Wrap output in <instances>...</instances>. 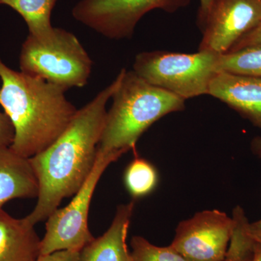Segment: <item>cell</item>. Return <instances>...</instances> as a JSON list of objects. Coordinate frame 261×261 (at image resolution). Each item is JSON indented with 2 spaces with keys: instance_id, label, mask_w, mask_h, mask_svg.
I'll use <instances>...</instances> for the list:
<instances>
[{
  "instance_id": "cell-1",
  "label": "cell",
  "mask_w": 261,
  "mask_h": 261,
  "mask_svg": "<svg viewBox=\"0 0 261 261\" xmlns=\"http://www.w3.org/2000/svg\"><path fill=\"white\" fill-rule=\"evenodd\" d=\"M126 69L77 111L64 132L47 148L30 158L39 182L37 205L25 219L35 226L47 219L62 200L75 195L90 176L97 157L107 104L118 88Z\"/></svg>"
},
{
  "instance_id": "cell-2",
  "label": "cell",
  "mask_w": 261,
  "mask_h": 261,
  "mask_svg": "<svg viewBox=\"0 0 261 261\" xmlns=\"http://www.w3.org/2000/svg\"><path fill=\"white\" fill-rule=\"evenodd\" d=\"M0 106L15 130L10 148L30 159L51 145L78 110L66 91L42 79L16 71L0 58Z\"/></svg>"
},
{
  "instance_id": "cell-3",
  "label": "cell",
  "mask_w": 261,
  "mask_h": 261,
  "mask_svg": "<svg viewBox=\"0 0 261 261\" xmlns=\"http://www.w3.org/2000/svg\"><path fill=\"white\" fill-rule=\"evenodd\" d=\"M98 152L126 153L149 126L170 113L185 109V101L149 84L133 70H125L113 93Z\"/></svg>"
},
{
  "instance_id": "cell-4",
  "label": "cell",
  "mask_w": 261,
  "mask_h": 261,
  "mask_svg": "<svg viewBox=\"0 0 261 261\" xmlns=\"http://www.w3.org/2000/svg\"><path fill=\"white\" fill-rule=\"evenodd\" d=\"M219 55L204 50L192 54L142 51L135 57L132 70L149 84L186 100L208 93L211 81L218 73Z\"/></svg>"
},
{
  "instance_id": "cell-5",
  "label": "cell",
  "mask_w": 261,
  "mask_h": 261,
  "mask_svg": "<svg viewBox=\"0 0 261 261\" xmlns=\"http://www.w3.org/2000/svg\"><path fill=\"white\" fill-rule=\"evenodd\" d=\"M19 63L20 71L65 91L84 87L93 65L78 38L61 28H55L54 36L46 43L28 35L22 44Z\"/></svg>"
},
{
  "instance_id": "cell-6",
  "label": "cell",
  "mask_w": 261,
  "mask_h": 261,
  "mask_svg": "<svg viewBox=\"0 0 261 261\" xmlns=\"http://www.w3.org/2000/svg\"><path fill=\"white\" fill-rule=\"evenodd\" d=\"M121 152H97L93 170L68 205L56 209L47 218L46 231L41 240L40 255L60 250L79 251L94 240L88 226L89 206L92 196L106 168L121 158Z\"/></svg>"
},
{
  "instance_id": "cell-7",
  "label": "cell",
  "mask_w": 261,
  "mask_h": 261,
  "mask_svg": "<svg viewBox=\"0 0 261 261\" xmlns=\"http://www.w3.org/2000/svg\"><path fill=\"white\" fill-rule=\"evenodd\" d=\"M192 0H80L72 10L75 20L111 39H129L144 15L154 10L173 13Z\"/></svg>"
},
{
  "instance_id": "cell-8",
  "label": "cell",
  "mask_w": 261,
  "mask_h": 261,
  "mask_svg": "<svg viewBox=\"0 0 261 261\" xmlns=\"http://www.w3.org/2000/svg\"><path fill=\"white\" fill-rule=\"evenodd\" d=\"M234 228L224 212L201 211L178 224L171 245L189 261H224Z\"/></svg>"
},
{
  "instance_id": "cell-9",
  "label": "cell",
  "mask_w": 261,
  "mask_h": 261,
  "mask_svg": "<svg viewBox=\"0 0 261 261\" xmlns=\"http://www.w3.org/2000/svg\"><path fill=\"white\" fill-rule=\"evenodd\" d=\"M261 23V0H214L199 50L224 54Z\"/></svg>"
},
{
  "instance_id": "cell-10",
  "label": "cell",
  "mask_w": 261,
  "mask_h": 261,
  "mask_svg": "<svg viewBox=\"0 0 261 261\" xmlns=\"http://www.w3.org/2000/svg\"><path fill=\"white\" fill-rule=\"evenodd\" d=\"M207 94L261 129V78L220 72L211 81Z\"/></svg>"
},
{
  "instance_id": "cell-11",
  "label": "cell",
  "mask_w": 261,
  "mask_h": 261,
  "mask_svg": "<svg viewBox=\"0 0 261 261\" xmlns=\"http://www.w3.org/2000/svg\"><path fill=\"white\" fill-rule=\"evenodd\" d=\"M134 209V202L118 205L111 226L80 250L77 261H133L126 238Z\"/></svg>"
},
{
  "instance_id": "cell-12",
  "label": "cell",
  "mask_w": 261,
  "mask_h": 261,
  "mask_svg": "<svg viewBox=\"0 0 261 261\" xmlns=\"http://www.w3.org/2000/svg\"><path fill=\"white\" fill-rule=\"evenodd\" d=\"M39 187L30 159L10 148L0 147V210L8 201L35 198Z\"/></svg>"
},
{
  "instance_id": "cell-13",
  "label": "cell",
  "mask_w": 261,
  "mask_h": 261,
  "mask_svg": "<svg viewBox=\"0 0 261 261\" xmlns=\"http://www.w3.org/2000/svg\"><path fill=\"white\" fill-rule=\"evenodd\" d=\"M41 240L25 218L15 219L0 210V261H36Z\"/></svg>"
},
{
  "instance_id": "cell-14",
  "label": "cell",
  "mask_w": 261,
  "mask_h": 261,
  "mask_svg": "<svg viewBox=\"0 0 261 261\" xmlns=\"http://www.w3.org/2000/svg\"><path fill=\"white\" fill-rule=\"evenodd\" d=\"M58 0H0L21 15L29 29V35L39 42H49L55 34L51 14Z\"/></svg>"
},
{
  "instance_id": "cell-15",
  "label": "cell",
  "mask_w": 261,
  "mask_h": 261,
  "mask_svg": "<svg viewBox=\"0 0 261 261\" xmlns=\"http://www.w3.org/2000/svg\"><path fill=\"white\" fill-rule=\"evenodd\" d=\"M216 69L218 73L261 78V44L220 54Z\"/></svg>"
},
{
  "instance_id": "cell-16",
  "label": "cell",
  "mask_w": 261,
  "mask_h": 261,
  "mask_svg": "<svg viewBox=\"0 0 261 261\" xmlns=\"http://www.w3.org/2000/svg\"><path fill=\"white\" fill-rule=\"evenodd\" d=\"M159 180V173L153 165L140 157H136L124 173L125 186L135 199L152 193L157 187Z\"/></svg>"
},
{
  "instance_id": "cell-17",
  "label": "cell",
  "mask_w": 261,
  "mask_h": 261,
  "mask_svg": "<svg viewBox=\"0 0 261 261\" xmlns=\"http://www.w3.org/2000/svg\"><path fill=\"white\" fill-rule=\"evenodd\" d=\"M130 247L133 261H189L171 245L156 246L140 236L132 238Z\"/></svg>"
},
{
  "instance_id": "cell-18",
  "label": "cell",
  "mask_w": 261,
  "mask_h": 261,
  "mask_svg": "<svg viewBox=\"0 0 261 261\" xmlns=\"http://www.w3.org/2000/svg\"><path fill=\"white\" fill-rule=\"evenodd\" d=\"M235 228L228 246L226 260L227 261H250L253 250V240L247 233L248 220L244 216L234 219Z\"/></svg>"
},
{
  "instance_id": "cell-19",
  "label": "cell",
  "mask_w": 261,
  "mask_h": 261,
  "mask_svg": "<svg viewBox=\"0 0 261 261\" xmlns=\"http://www.w3.org/2000/svg\"><path fill=\"white\" fill-rule=\"evenodd\" d=\"M13 123L4 111H0V147H10L14 140Z\"/></svg>"
},
{
  "instance_id": "cell-20",
  "label": "cell",
  "mask_w": 261,
  "mask_h": 261,
  "mask_svg": "<svg viewBox=\"0 0 261 261\" xmlns=\"http://www.w3.org/2000/svg\"><path fill=\"white\" fill-rule=\"evenodd\" d=\"M261 44V23L256 28L240 39L229 51L239 50L243 48Z\"/></svg>"
},
{
  "instance_id": "cell-21",
  "label": "cell",
  "mask_w": 261,
  "mask_h": 261,
  "mask_svg": "<svg viewBox=\"0 0 261 261\" xmlns=\"http://www.w3.org/2000/svg\"><path fill=\"white\" fill-rule=\"evenodd\" d=\"M79 254V251L60 250L47 255H40L36 261H77Z\"/></svg>"
},
{
  "instance_id": "cell-22",
  "label": "cell",
  "mask_w": 261,
  "mask_h": 261,
  "mask_svg": "<svg viewBox=\"0 0 261 261\" xmlns=\"http://www.w3.org/2000/svg\"><path fill=\"white\" fill-rule=\"evenodd\" d=\"M247 233L253 241L261 244V219L254 222H249Z\"/></svg>"
},
{
  "instance_id": "cell-23",
  "label": "cell",
  "mask_w": 261,
  "mask_h": 261,
  "mask_svg": "<svg viewBox=\"0 0 261 261\" xmlns=\"http://www.w3.org/2000/svg\"><path fill=\"white\" fill-rule=\"evenodd\" d=\"M200 9H199L197 20H198L199 27L201 28L202 24L205 22L206 17L210 11L214 0H200Z\"/></svg>"
},
{
  "instance_id": "cell-24",
  "label": "cell",
  "mask_w": 261,
  "mask_h": 261,
  "mask_svg": "<svg viewBox=\"0 0 261 261\" xmlns=\"http://www.w3.org/2000/svg\"><path fill=\"white\" fill-rule=\"evenodd\" d=\"M250 150L254 155L261 159V137H254L250 142Z\"/></svg>"
},
{
  "instance_id": "cell-25",
  "label": "cell",
  "mask_w": 261,
  "mask_h": 261,
  "mask_svg": "<svg viewBox=\"0 0 261 261\" xmlns=\"http://www.w3.org/2000/svg\"><path fill=\"white\" fill-rule=\"evenodd\" d=\"M250 261H261V244L254 241L252 255Z\"/></svg>"
},
{
  "instance_id": "cell-26",
  "label": "cell",
  "mask_w": 261,
  "mask_h": 261,
  "mask_svg": "<svg viewBox=\"0 0 261 261\" xmlns=\"http://www.w3.org/2000/svg\"><path fill=\"white\" fill-rule=\"evenodd\" d=\"M224 261H227V260H226V259H225V260H224Z\"/></svg>"
},
{
  "instance_id": "cell-27",
  "label": "cell",
  "mask_w": 261,
  "mask_h": 261,
  "mask_svg": "<svg viewBox=\"0 0 261 261\" xmlns=\"http://www.w3.org/2000/svg\"><path fill=\"white\" fill-rule=\"evenodd\" d=\"M260 199H261V194H260Z\"/></svg>"
}]
</instances>
